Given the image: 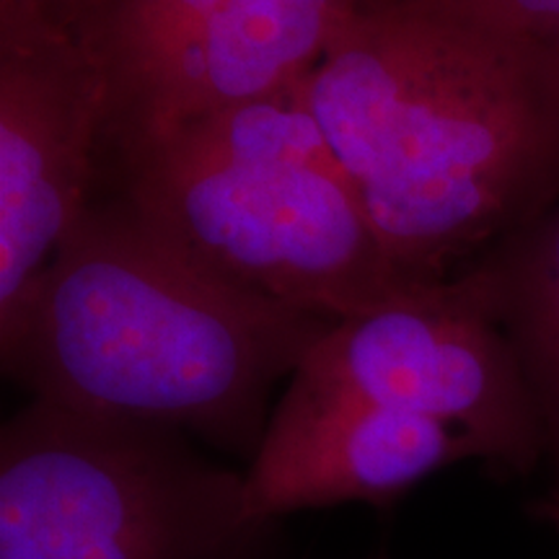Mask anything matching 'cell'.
Masks as SVG:
<instances>
[{
    "instance_id": "cell-3",
    "label": "cell",
    "mask_w": 559,
    "mask_h": 559,
    "mask_svg": "<svg viewBox=\"0 0 559 559\" xmlns=\"http://www.w3.org/2000/svg\"><path fill=\"white\" fill-rule=\"evenodd\" d=\"M104 187L181 260L293 309L342 321L412 288L337 156L257 151L190 124Z\"/></svg>"
},
{
    "instance_id": "cell-5",
    "label": "cell",
    "mask_w": 559,
    "mask_h": 559,
    "mask_svg": "<svg viewBox=\"0 0 559 559\" xmlns=\"http://www.w3.org/2000/svg\"><path fill=\"white\" fill-rule=\"evenodd\" d=\"M389 0H104L75 39L102 73L99 181L215 111L296 86Z\"/></svg>"
},
{
    "instance_id": "cell-11",
    "label": "cell",
    "mask_w": 559,
    "mask_h": 559,
    "mask_svg": "<svg viewBox=\"0 0 559 559\" xmlns=\"http://www.w3.org/2000/svg\"><path fill=\"white\" fill-rule=\"evenodd\" d=\"M523 29L559 47V0H487Z\"/></svg>"
},
{
    "instance_id": "cell-2",
    "label": "cell",
    "mask_w": 559,
    "mask_h": 559,
    "mask_svg": "<svg viewBox=\"0 0 559 559\" xmlns=\"http://www.w3.org/2000/svg\"><path fill=\"white\" fill-rule=\"evenodd\" d=\"M334 324L207 275L94 198L0 362L32 400L166 425L251 461L272 389Z\"/></svg>"
},
{
    "instance_id": "cell-4",
    "label": "cell",
    "mask_w": 559,
    "mask_h": 559,
    "mask_svg": "<svg viewBox=\"0 0 559 559\" xmlns=\"http://www.w3.org/2000/svg\"><path fill=\"white\" fill-rule=\"evenodd\" d=\"M267 531L177 428L32 400L0 430V559H249Z\"/></svg>"
},
{
    "instance_id": "cell-9",
    "label": "cell",
    "mask_w": 559,
    "mask_h": 559,
    "mask_svg": "<svg viewBox=\"0 0 559 559\" xmlns=\"http://www.w3.org/2000/svg\"><path fill=\"white\" fill-rule=\"evenodd\" d=\"M466 272L519 355L539 409L544 453L559 474V200L495 241Z\"/></svg>"
},
{
    "instance_id": "cell-10",
    "label": "cell",
    "mask_w": 559,
    "mask_h": 559,
    "mask_svg": "<svg viewBox=\"0 0 559 559\" xmlns=\"http://www.w3.org/2000/svg\"><path fill=\"white\" fill-rule=\"evenodd\" d=\"M104 0H0V41L75 39Z\"/></svg>"
},
{
    "instance_id": "cell-6",
    "label": "cell",
    "mask_w": 559,
    "mask_h": 559,
    "mask_svg": "<svg viewBox=\"0 0 559 559\" xmlns=\"http://www.w3.org/2000/svg\"><path fill=\"white\" fill-rule=\"evenodd\" d=\"M288 402H353L436 419L481 461L526 474L544 428L519 355L469 272L342 319L290 376Z\"/></svg>"
},
{
    "instance_id": "cell-1",
    "label": "cell",
    "mask_w": 559,
    "mask_h": 559,
    "mask_svg": "<svg viewBox=\"0 0 559 559\" xmlns=\"http://www.w3.org/2000/svg\"><path fill=\"white\" fill-rule=\"evenodd\" d=\"M304 99L407 285L449 280L559 200V47L487 0L360 11Z\"/></svg>"
},
{
    "instance_id": "cell-12",
    "label": "cell",
    "mask_w": 559,
    "mask_h": 559,
    "mask_svg": "<svg viewBox=\"0 0 559 559\" xmlns=\"http://www.w3.org/2000/svg\"><path fill=\"white\" fill-rule=\"evenodd\" d=\"M539 515H544V519H547L551 526L559 528V498H557V495H551L549 500L542 502Z\"/></svg>"
},
{
    "instance_id": "cell-13",
    "label": "cell",
    "mask_w": 559,
    "mask_h": 559,
    "mask_svg": "<svg viewBox=\"0 0 559 559\" xmlns=\"http://www.w3.org/2000/svg\"><path fill=\"white\" fill-rule=\"evenodd\" d=\"M557 498H559V495H557Z\"/></svg>"
},
{
    "instance_id": "cell-7",
    "label": "cell",
    "mask_w": 559,
    "mask_h": 559,
    "mask_svg": "<svg viewBox=\"0 0 559 559\" xmlns=\"http://www.w3.org/2000/svg\"><path fill=\"white\" fill-rule=\"evenodd\" d=\"M102 102L79 39L0 41V345L94 200Z\"/></svg>"
},
{
    "instance_id": "cell-8",
    "label": "cell",
    "mask_w": 559,
    "mask_h": 559,
    "mask_svg": "<svg viewBox=\"0 0 559 559\" xmlns=\"http://www.w3.org/2000/svg\"><path fill=\"white\" fill-rule=\"evenodd\" d=\"M481 453L464 432L436 419L353 402H288L243 472V506L272 526L298 510L389 508L423 479Z\"/></svg>"
}]
</instances>
